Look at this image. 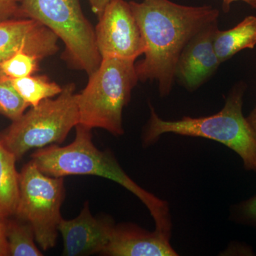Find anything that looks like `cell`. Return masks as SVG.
<instances>
[{"instance_id":"obj_1","label":"cell","mask_w":256,"mask_h":256,"mask_svg":"<svg viewBox=\"0 0 256 256\" xmlns=\"http://www.w3.org/2000/svg\"><path fill=\"white\" fill-rule=\"evenodd\" d=\"M146 42L144 60L136 63L140 82L156 80L162 97L169 96L182 52L195 35L218 21L220 11L210 5L184 6L170 0L130 2Z\"/></svg>"},{"instance_id":"obj_2","label":"cell","mask_w":256,"mask_h":256,"mask_svg":"<svg viewBox=\"0 0 256 256\" xmlns=\"http://www.w3.org/2000/svg\"><path fill=\"white\" fill-rule=\"evenodd\" d=\"M75 140L66 146L52 144L32 156L44 174L53 178L90 175L112 180L140 200L150 212L156 232L171 238V214L168 202L140 188L122 170L112 152L98 149L92 142L90 128L78 124Z\"/></svg>"},{"instance_id":"obj_3","label":"cell","mask_w":256,"mask_h":256,"mask_svg":"<svg viewBox=\"0 0 256 256\" xmlns=\"http://www.w3.org/2000/svg\"><path fill=\"white\" fill-rule=\"evenodd\" d=\"M244 94V87L236 88L218 114L198 118L164 120L150 106V119L143 134V146H153L165 134L203 138L230 148L240 156L246 170L256 172V134L242 114Z\"/></svg>"},{"instance_id":"obj_4","label":"cell","mask_w":256,"mask_h":256,"mask_svg":"<svg viewBox=\"0 0 256 256\" xmlns=\"http://www.w3.org/2000/svg\"><path fill=\"white\" fill-rule=\"evenodd\" d=\"M138 82L136 60H102L89 76L87 86L78 94L79 124L106 130L117 137L124 134L122 112Z\"/></svg>"},{"instance_id":"obj_5","label":"cell","mask_w":256,"mask_h":256,"mask_svg":"<svg viewBox=\"0 0 256 256\" xmlns=\"http://www.w3.org/2000/svg\"><path fill=\"white\" fill-rule=\"evenodd\" d=\"M79 122L78 94L70 84L56 99L42 101L12 122L0 134V143L18 161L32 150L62 144Z\"/></svg>"},{"instance_id":"obj_6","label":"cell","mask_w":256,"mask_h":256,"mask_svg":"<svg viewBox=\"0 0 256 256\" xmlns=\"http://www.w3.org/2000/svg\"><path fill=\"white\" fill-rule=\"evenodd\" d=\"M20 18H32L46 26L64 42V60L90 76L102 58L95 30L82 13L80 0H22Z\"/></svg>"},{"instance_id":"obj_7","label":"cell","mask_w":256,"mask_h":256,"mask_svg":"<svg viewBox=\"0 0 256 256\" xmlns=\"http://www.w3.org/2000/svg\"><path fill=\"white\" fill-rule=\"evenodd\" d=\"M64 198V178L44 174L33 161L24 166L14 215L32 226L36 242L44 250L56 244Z\"/></svg>"},{"instance_id":"obj_8","label":"cell","mask_w":256,"mask_h":256,"mask_svg":"<svg viewBox=\"0 0 256 256\" xmlns=\"http://www.w3.org/2000/svg\"><path fill=\"white\" fill-rule=\"evenodd\" d=\"M96 44L102 60H136L144 54L146 42L129 2L112 0L99 18Z\"/></svg>"},{"instance_id":"obj_9","label":"cell","mask_w":256,"mask_h":256,"mask_svg":"<svg viewBox=\"0 0 256 256\" xmlns=\"http://www.w3.org/2000/svg\"><path fill=\"white\" fill-rule=\"evenodd\" d=\"M58 40L52 30L32 18L0 22V76L2 65L18 52H26L42 60L58 52Z\"/></svg>"},{"instance_id":"obj_10","label":"cell","mask_w":256,"mask_h":256,"mask_svg":"<svg viewBox=\"0 0 256 256\" xmlns=\"http://www.w3.org/2000/svg\"><path fill=\"white\" fill-rule=\"evenodd\" d=\"M114 224L108 218H96L88 202L80 215L72 220L62 218L58 230L64 240L63 255L84 256L102 254L110 242Z\"/></svg>"},{"instance_id":"obj_11","label":"cell","mask_w":256,"mask_h":256,"mask_svg":"<svg viewBox=\"0 0 256 256\" xmlns=\"http://www.w3.org/2000/svg\"><path fill=\"white\" fill-rule=\"evenodd\" d=\"M218 21L204 28L190 40L178 58L175 78L188 90L203 85L220 65L214 46V37Z\"/></svg>"},{"instance_id":"obj_12","label":"cell","mask_w":256,"mask_h":256,"mask_svg":"<svg viewBox=\"0 0 256 256\" xmlns=\"http://www.w3.org/2000/svg\"><path fill=\"white\" fill-rule=\"evenodd\" d=\"M102 255L111 256H174L178 254L170 238L134 225H114L110 242Z\"/></svg>"},{"instance_id":"obj_13","label":"cell","mask_w":256,"mask_h":256,"mask_svg":"<svg viewBox=\"0 0 256 256\" xmlns=\"http://www.w3.org/2000/svg\"><path fill=\"white\" fill-rule=\"evenodd\" d=\"M256 45V18L248 16L236 26L227 30H217L214 37V46L220 64L226 62L236 54Z\"/></svg>"},{"instance_id":"obj_14","label":"cell","mask_w":256,"mask_h":256,"mask_svg":"<svg viewBox=\"0 0 256 256\" xmlns=\"http://www.w3.org/2000/svg\"><path fill=\"white\" fill-rule=\"evenodd\" d=\"M16 158L0 143V220L15 214L20 196V174Z\"/></svg>"},{"instance_id":"obj_15","label":"cell","mask_w":256,"mask_h":256,"mask_svg":"<svg viewBox=\"0 0 256 256\" xmlns=\"http://www.w3.org/2000/svg\"><path fill=\"white\" fill-rule=\"evenodd\" d=\"M11 80L16 92L32 107H36L42 101L54 98L63 92V88L50 82L46 76L32 75Z\"/></svg>"},{"instance_id":"obj_16","label":"cell","mask_w":256,"mask_h":256,"mask_svg":"<svg viewBox=\"0 0 256 256\" xmlns=\"http://www.w3.org/2000/svg\"><path fill=\"white\" fill-rule=\"evenodd\" d=\"M6 236L9 256H42L35 244V235L32 226L28 222L18 220H5Z\"/></svg>"},{"instance_id":"obj_17","label":"cell","mask_w":256,"mask_h":256,"mask_svg":"<svg viewBox=\"0 0 256 256\" xmlns=\"http://www.w3.org/2000/svg\"><path fill=\"white\" fill-rule=\"evenodd\" d=\"M28 107L14 88L11 79L0 76V114L14 122L25 114Z\"/></svg>"},{"instance_id":"obj_18","label":"cell","mask_w":256,"mask_h":256,"mask_svg":"<svg viewBox=\"0 0 256 256\" xmlns=\"http://www.w3.org/2000/svg\"><path fill=\"white\" fill-rule=\"evenodd\" d=\"M41 60L26 52H18L1 66L2 76L10 79L24 78L34 75L40 70Z\"/></svg>"},{"instance_id":"obj_19","label":"cell","mask_w":256,"mask_h":256,"mask_svg":"<svg viewBox=\"0 0 256 256\" xmlns=\"http://www.w3.org/2000/svg\"><path fill=\"white\" fill-rule=\"evenodd\" d=\"M22 0H0V22L20 18Z\"/></svg>"},{"instance_id":"obj_20","label":"cell","mask_w":256,"mask_h":256,"mask_svg":"<svg viewBox=\"0 0 256 256\" xmlns=\"http://www.w3.org/2000/svg\"><path fill=\"white\" fill-rule=\"evenodd\" d=\"M238 214L240 220L256 226V196L239 205Z\"/></svg>"},{"instance_id":"obj_21","label":"cell","mask_w":256,"mask_h":256,"mask_svg":"<svg viewBox=\"0 0 256 256\" xmlns=\"http://www.w3.org/2000/svg\"><path fill=\"white\" fill-rule=\"evenodd\" d=\"M9 256L5 220H0V256Z\"/></svg>"},{"instance_id":"obj_22","label":"cell","mask_w":256,"mask_h":256,"mask_svg":"<svg viewBox=\"0 0 256 256\" xmlns=\"http://www.w3.org/2000/svg\"><path fill=\"white\" fill-rule=\"evenodd\" d=\"M92 6V11L94 14L100 18L104 12L106 6L112 0H88Z\"/></svg>"},{"instance_id":"obj_23","label":"cell","mask_w":256,"mask_h":256,"mask_svg":"<svg viewBox=\"0 0 256 256\" xmlns=\"http://www.w3.org/2000/svg\"><path fill=\"white\" fill-rule=\"evenodd\" d=\"M242 1L246 3L249 6L256 10V0H223V10L224 12L228 13L230 11V5L236 2Z\"/></svg>"},{"instance_id":"obj_24","label":"cell","mask_w":256,"mask_h":256,"mask_svg":"<svg viewBox=\"0 0 256 256\" xmlns=\"http://www.w3.org/2000/svg\"><path fill=\"white\" fill-rule=\"evenodd\" d=\"M247 120L256 134V108L252 110L250 116L247 118Z\"/></svg>"}]
</instances>
